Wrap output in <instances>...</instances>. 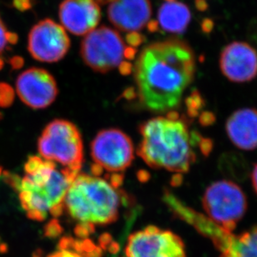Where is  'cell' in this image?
Here are the masks:
<instances>
[{
    "label": "cell",
    "instance_id": "obj_11",
    "mask_svg": "<svg viewBox=\"0 0 257 257\" xmlns=\"http://www.w3.org/2000/svg\"><path fill=\"white\" fill-rule=\"evenodd\" d=\"M16 91L26 105L36 109L50 106L59 92L52 74L39 68L27 69L18 77Z\"/></svg>",
    "mask_w": 257,
    "mask_h": 257
},
{
    "label": "cell",
    "instance_id": "obj_30",
    "mask_svg": "<svg viewBox=\"0 0 257 257\" xmlns=\"http://www.w3.org/2000/svg\"><path fill=\"white\" fill-rule=\"evenodd\" d=\"M11 64H13L14 67H20L22 65L23 60L20 57L13 58L12 60H11Z\"/></svg>",
    "mask_w": 257,
    "mask_h": 257
},
{
    "label": "cell",
    "instance_id": "obj_7",
    "mask_svg": "<svg viewBox=\"0 0 257 257\" xmlns=\"http://www.w3.org/2000/svg\"><path fill=\"white\" fill-rule=\"evenodd\" d=\"M125 49L119 33L102 26L85 35L81 44V56L90 69L107 73L124 62Z\"/></svg>",
    "mask_w": 257,
    "mask_h": 257
},
{
    "label": "cell",
    "instance_id": "obj_28",
    "mask_svg": "<svg viewBox=\"0 0 257 257\" xmlns=\"http://www.w3.org/2000/svg\"><path fill=\"white\" fill-rule=\"evenodd\" d=\"M136 50H135L134 48L128 47L125 49L124 51V57L128 60H132L136 56Z\"/></svg>",
    "mask_w": 257,
    "mask_h": 257
},
{
    "label": "cell",
    "instance_id": "obj_31",
    "mask_svg": "<svg viewBox=\"0 0 257 257\" xmlns=\"http://www.w3.org/2000/svg\"><path fill=\"white\" fill-rule=\"evenodd\" d=\"M3 66V60L0 59V69L2 68Z\"/></svg>",
    "mask_w": 257,
    "mask_h": 257
},
{
    "label": "cell",
    "instance_id": "obj_4",
    "mask_svg": "<svg viewBox=\"0 0 257 257\" xmlns=\"http://www.w3.org/2000/svg\"><path fill=\"white\" fill-rule=\"evenodd\" d=\"M110 181L98 176L78 174L69 185L64 200V211L77 222L107 225L119 216L121 193Z\"/></svg>",
    "mask_w": 257,
    "mask_h": 257
},
{
    "label": "cell",
    "instance_id": "obj_26",
    "mask_svg": "<svg viewBox=\"0 0 257 257\" xmlns=\"http://www.w3.org/2000/svg\"><path fill=\"white\" fill-rule=\"evenodd\" d=\"M146 25H147V28H148V30L150 32H156V31H158L159 29H160L158 22L156 21V20H151V21H149Z\"/></svg>",
    "mask_w": 257,
    "mask_h": 257
},
{
    "label": "cell",
    "instance_id": "obj_14",
    "mask_svg": "<svg viewBox=\"0 0 257 257\" xmlns=\"http://www.w3.org/2000/svg\"><path fill=\"white\" fill-rule=\"evenodd\" d=\"M100 18V9L94 0H64L60 6L63 27L73 35H87L96 27Z\"/></svg>",
    "mask_w": 257,
    "mask_h": 257
},
{
    "label": "cell",
    "instance_id": "obj_13",
    "mask_svg": "<svg viewBox=\"0 0 257 257\" xmlns=\"http://www.w3.org/2000/svg\"><path fill=\"white\" fill-rule=\"evenodd\" d=\"M203 235L220 251L219 257H257V225L240 235H234L211 222Z\"/></svg>",
    "mask_w": 257,
    "mask_h": 257
},
{
    "label": "cell",
    "instance_id": "obj_18",
    "mask_svg": "<svg viewBox=\"0 0 257 257\" xmlns=\"http://www.w3.org/2000/svg\"><path fill=\"white\" fill-rule=\"evenodd\" d=\"M14 91L9 85L0 84V106L7 107L12 103Z\"/></svg>",
    "mask_w": 257,
    "mask_h": 257
},
{
    "label": "cell",
    "instance_id": "obj_33",
    "mask_svg": "<svg viewBox=\"0 0 257 257\" xmlns=\"http://www.w3.org/2000/svg\"><path fill=\"white\" fill-rule=\"evenodd\" d=\"M0 119H1V114H0Z\"/></svg>",
    "mask_w": 257,
    "mask_h": 257
},
{
    "label": "cell",
    "instance_id": "obj_20",
    "mask_svg": "<svg viewBox=\"0 0 257 257\" xmlns=\"http://www.w3.org/2000/svg\"><path fill=\"white\" fill-rule=\"evenodd\" d=\"M94 231V225H89V224H83V223H78L76 227L74 229V233L80 239H86L91 233Z\"/></svg>",
    "mask_w": 257,
    "mask_h": 257
},
{
    "label": "cell",
    "instance_id": "obj_2",
    "mask_svg": "<svg viewBox=\"0 0 257 257\" xmlns=\"http://www.w3.org/2000/svg\"><path fill=\"white\" fill-rule=\"evenodd\" d=\"M137 153L150 167L187 173L195 162V141L188 124L176 111L149 119L140 128Z\"/></svg>",
    "mask_w": 257,
    "mask_h": 257
},
{
    "label": "cell",
    "instance_id": "obj_23",
    "mask_svg": "<svg viewBox=\"0 0 257 257\" xmlns=\"http://www.w3.org/2000/svg\"><path fill=\"white\" fill-rule=\"evenodd\" d=\"M13 5L15 9H17L21 12H24L32 8V2L31 0H14Z\"/></svg>",
    "mask_w": 257,
    "mask_h": 257
},
{
    "label": "cell",
    "instance_id": "obj_17",
    "mask_svg": "<svg viewBox=\"0 0 257 257\" xmlns=\"http://www.w3.org/2000/svg\"><path fill=\"white\" fill-rule=\"evenodd\" d=\"M190 21V10L182 3L166 2L160 8L157 22L166 32L181 34L187 29Z\"/></svg>",
    "mask_w": 257,
    "mask_h": 257
},
{
    "label": "cell",
    "instance_id": "obj_25",
    "mask_svg": "<svg viewBox=\"0 0 257 257\" xmlns=\"http://www.w3.org/2000/svg\"><path fill=\"white\" fill-rule=\"evenodd\" d=\"M112 242L113 241H112L111 236L108 234H104L99 238V247L101 249H107Z\"/></svg>",
    "mask_w": 257,
    "mask_h": 257
},
{
    "label": "cell",
    "instance_id": "obj_29",
    "mask_svg": "<svg viewBox=\"0 0 257 257\" xmlns=\"http://www.w3.org/2000/svg\"><path fill=\"white\" fill-rule=\"evenodd\" d=\"M7 40L9 44L15 45L18 42V35L15 33L8 32Z\"/></svg>",
    "mask_w": 257,
    "mask_h": 257
},
{
    "label": "cell",
    "instance_id": "obj_32",
    "mask_svg": "<svg viewBox=\"0 0 257 257\" xmlns=\"http://www.w3.org/2000/svg\"><path fill=\"white\" fill-rule=\"evenodd\" d=\"M167 2H172V1H175V0H166Z\"/></svg>",
    "mask_w": 257,
    "mask_h": 257
},
{
    "label": "cell",
    "instance_id": "obj_8",
    "mask_svg": "<svg viewBox=\"0 0 257 257\" xmlns=\"http://www.w3.org/2000/svg\"><path fill=\"white\" fill-rule=\"evenodd\" d=\"M134 150L131 138L118 128L99 131L90 146L95 166L111 173L123 172L131 166Z\"/></svg>",
    "mask_w": 257,
    "mask_h": 257
},
{
    "label": "cell",
    "instance_id": "obj_10",
    "mask_svg": "<svg viewBox=\"0 0 257 257\" xmlns=\"http://www.w3.org/2000/svg\"><path fill=\"white\" fill-rule=\"evenodd\" d=\"M69 47L70 40L64 27L49 19L35 25L29 35V51L34 59L40 62L60 61Z\"/></svg>",
    "mask_w": 257,
    "mask_h": 257
},
{
    "label": "cell",
    "instance_id": "obj_6",
    "mask_svg": "<svg viewBox=\"0 0 257 257\" xmlns=\"http://www.w3.org/2000/svg\"><path fill=\"white\" fill-rule=\"evenodd\" d=\"M202 206L206 217L228 232H233L247 210L242 189L232 181H215L205 190Z\"/></svg>",
    "mask_w": 257,
    "mask_h": 257
},
{
    "label": "cell",
    "instance_id": "obj_3",
    "mask_svg": "<svg viewBox=\"0 0 257 257\" xmlns=\"http://www.w3.org/2000/svg\"><path fill=\"white\" fill-rule=\"evenodd\" d=\"M25 176H13L10 183L20 193V200L28 217L42 221L48 215L60 216L69 185L77 173L39 156H31L25 166Z\"/></svg>",
    "mask_w": 257,
    "mask_h": 257
},
{
    "label": "cell",
    "instance_id": "obj_9",
    "mask_svg": "<svg viewBox=\"0 0 257 257\" xmlns=\"http://www.w3.org/2000/svg\"><path fill=\"white\" fill-rule=\"evenodd\" d=\"M125 257H186V246L171 230L149 225L128 236Z\"/></svg>",
    "mask_w": 257,
    "mask_h": 257
},
{
    "label": "cell",
    "instance_id": "obj_1",
    "mask_svg": "<svg viewBox=\"0 0 257 257\" xmlns=\"http://www.w3.org/2000/svg\"><path fill=\"white\" fill-rule=\"evenodd\" d=\"M195 73V55L186 43L169 40L151 44L142 50L134 67L139 100L156 114L174 111Z\"/></svg>",
    "mask_w": 257,
    "mask_h": 257
},
{
    "label": "cell",
    "instance_id": "obj_12",
    "mask_svg": "<svg viewBox=\"0 0 257 257\" xmlns=\"http://www.w3.org/2000/svg\"><path fill=\"white\" fill-rule=\"evenodd\" d=\"M220 68L230 81H251L257 76V52L246 43H230L221 52Z\"/></svg>",
    "mask_w": 257,
    "mask_h": 257
},
{
    "label": "cell",
    "instance_id": "obj_15",
    "mask_svg": "<svg viewBox=\"0 0 257 257\" xmlns=\"http://www.w3.org/2000/svg\"><path fill=\"white\" fill-rule=\"evenodd\" d=\"M108 16L117 29L137 32L150 21L151 3L149 0H111Z\"/></svg>",
    "mask_w": 257,
    "mask_h": 257
},
{
    "label": "cell",
    "instance_id": "obj_5",
    "mask_svg": "<svg viewBox=\"0 0 257 257\" xmlns=\"http://www.w3.org/2000/svg\"><path fill=\"white\" fill-rule=\"evenodd\" d=\"M40 157L79 173L84 161V146L79 130L71 122L55 119L45 127L38 141Z\"/></svg>",
    "mask_w": 257,
    "mask_h": 257
},
{
    "label": "cell",
    "instance_id": "obj_24",
    "mask_svg": "<svg viewBox=\"0 0 257 257\" xmlns=\"http://www.w3.org/2000/svg\"><path fill=\"white\" fill-rule=\"evenodd\" d=\"M48 257H84L79 253L75 252L74 250H66V249H60L59 251L53 253Z\"/></svg>",
    "mask_w": 257,
    "mask_h": 257
},
{
    "label": "cell",
    "instance_id": "obj_21",
    "mask_svg": "<svg viewBox=\"0 0 257 257\" xmlns=\"http://www.w3.org/2000/svg\"><path fill=\"white\" fill-rule=\"evenodd\" d=\"M145 38L143 35L139 34L138 32H130L126 36V41L128 45L133 47H137L144 42Z\"/></svg>",
    "mask_w": 257,
    "mask_h": 257
},
{
    "label": "cell",
    "instance_id": "obj_19",
    "mask_svg": "<svg viewBox=\"0 0 257 257\" xmlns=\"http://www.w3.org/2000/svg\"><path fill=\"white\" fill-rule=\"evenodd\" d=\"M62 227L57 220H51L45 225V235L49 238H55L61 235Z\"/></svg>",
    "mask_w": 257,
    "mask_h": 257
},
{
    "label": "cell",
    "instance_id": "obj_16",
    "mask_svg": "<svg viewBox=\"0 0 257 257\" xmlns=\"http://www.w3.org/2000/svg\"><path fill=\"white\" fill-rule=\"evenodd\" d=\"M228 138L242 151L257 149V109L244 108L230 114L225 123Z\"/></svg>",
    "mask_w": 257,
    "mask_h": 257
},
{
    "label": "cell",
    "instance_id": "obj_27",
    "mask_svg": "<svg viewBox=\"0 0 257 257\" xmlns=\"http://www.w3.org/2000/svg\"><path fill=\"white\" fill-rule=\"evenodd\" d=\"M251 183H252L253 188L257 195V164L253 168L252 173H251Z\"/></svg>",
    "mask_w": 257,
    "mask_h": 257
},
{
    "label": "cell",
    "instance_id": "obj_22",
    "mask_svg": "<svg viewBox=\"0 0 257 257\" xmlns=\"http://www.w3.org/2000/svg\"><path fill=\"white\" fill-rule=\"evenodd\" d=\"M8 31L6 30L4 23L0 18V54L4 52V50L7 49V45H9L7 40Z\"/></svg>",
    "mask_w": 257,
    "mask_h": 257
}]
</instances>
